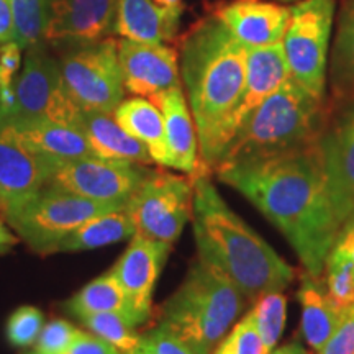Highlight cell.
I'll return each instance as SVG.
<instances>
[{"label": "cell", "mask_w": 354, "mask_h": 354, "mask_svg": "<svg viewBox=\"0 0 354 354\" xmlns=\"http://www.w3.org/2000/svg\"><path fill=\"white\" fill-rule=\"evenodd\" d=\"M214 172L282 233L305 272L323 276L342 225L331 205L318 141L281 156L220 165Z\"/></svg>", "instance_id": "6da1fadb"}, {"label": "cell", "mask_w": 354, "mask_h": 354, "mask_svg": "<svg viewBox=\"0 0 354 354\" xmlns=\"http://www.w3.org/2000/svg\"><path fill=\"white\" fill-rule=\"evenodd\" d=\"M248 48L215 13L198 21L180 46V79L196 123L201 165L215 171L234 138V113L245 87Z\"/></svg>", "instance_id": "7a4b0ae2"}, {"label": "cell", "mask_w": 354, "mask_h": 354, "mask_svg": "<svg viewBox=\"0 0 354 354\" xmlns=\"http://www.w3.org/2000/svg\"><path fill=\"white\" fill-rule=\"evenodd\" d=\"M209 176H192L197 258L223 272L246 300L287 289L294 282L295 269L230 209Z\"/></svg>", "instance_id": "3957f363"}, {"label": "cell", "mask_w": 354, "mask_h": 354, "mask_svg": "<svg viewBox=\"0 0 354 354\" xmlns=\"http://www.w3.org/2000/svg\"><path fill=\"white\" fill-rule=\"evenodd\" d=\"M246 299L214 266L196 259L162 304L159 323L196 354H212L240 317Z\"/></svg>", "instance_id": "277c9868"}, {"label": "cell", "mask_w": 354, "mask_h": 354, "mask_svg": "<svg viewBox=\"0 0 354 354\" xmlns=\"http://www.w3.org/2000/svg\"><path fill=\"white\" fill-rule=\"evenodd\" d=\"M323 130V100L289 77L250 115L220 165L259 161L297 151L317 143Z\"/></svg>", "instance_id": "5b68a950"}, {"label": "cell", "mask_w": 354, "mask_h": 354, "mask_svg": "<svg viewBox=\"0 0 354 354\" xmlns=\"http://www.w3.org/2000/svg\"><path fill=\"white\" fill-rule=\"evenodd\" d=\"M336 15V0H300L290 7L282 38L290 79L317 99H325L328 48Z\"/></svg>", "instance_id": "8992f818"}, {"label": "cell", "mask_w": 354, "mask_h": 354, "mask_svg": "<svg viewBox=\"0 0 354 354\" xmlns=\"http://www.w3.org/2000/svg\"><path fill=\"white\" fill-rule=\"evenodd\" d=\"M122 209L125 207L91 201L48 184L7 225L37 253H56L59 241L87 220Z\"/></svg>", "instance_id": "52a82bcc"}, {"label": "cell", "mask_w": 354, "mask_h": 354, "mask_svg": "<svg viewBox=\"0 0 354 354\" xmlns=\"http://www.w3.org/2000/svg\"><path fill=\"white\" fill-rule=\"evenodd\" d=\"M64 87L82 112L112 113L125 97L118 41L105 38L69 53L59 64Z\"/></svg>", "instance_id": "ba28073f"}, {"label": "cell", "mask_w": 354, "mask_h": 354, "mask_svg": "<svg viewBox=\"0 0 354 354\" xmlns=\"http://www.w3.org/2000/svg\"><path fill=\"white\" fill-rule=\"evenodd\" d=\"M192 176L149 171L125 210L136 233L172 245L192 218Z\"/></svg>", "instance_id": "9c48e42d"}, {"label": "cell", "mask_w": 354, "mask_h": 354, "mask_svg": "<svg viewBox=\"0 0 354 354\" xmlns=\"http://www.w3.org/2000/svg\"><path fill=\"white\" fill-rule=\"evenodd\" d=\"M82 110L74 104L64 87L59 64L43 48H30L24 71L15 81V105L10 123L51 120L81 127Z\"/></svg>", "instance_id": "30bf717a"}, {"label": "cell", "mask_w": 354, "mask_h": 354, "mask_svg": "<svg viewBox=\"0 0 354 354\" xmlns=\"http://www.w3.org/2000/svg\"><path fill=\"white\" fill-rule=\"evenodd\" d=\"M149 169L145 165L86 156L55 166L50 185L95 202L127 207Z\"/></svg>", "instance_id": "8fae6325"}, {"label": "cell", "mask_w": 354, "mask_h": 354, "mask_svg": "<svg viewBox=\"0 0 354 354\" xmlns=\"http://www.w3.org/2000/svg\"><path fill=\"white\" fill-rule=\"evenodd\" d=\"M55 166L21 138L17 128L0 120V215L12 218L51 179Z\"/></svg>", "instance_id": "7c38bea8"}, {"label": "cell", "mask_w": 354, "mask_h": 354, "mask_svg": "<svg viewBox=\"0 0 354 354\" xmlns=\"http://www.w3.org/2000/svg\"><path fill=\"white\" fill-rule=\"evenodd\" d=\"M169 253L171 245L167 243L135 233L125 253L113 264L112 271L125 292L138 326L151 318L153 292Z\"/></svg>", "instance_id": "4fadbf2b"}, {"label": "cell", "mask_w": 354, "mask_h": 354, "mask_svg": "<svg viewBox=\"0 0 354 354\" xmlns=\"http://www.w3.org/2000/svg\"><path fill=\"white\" fill-rule=\"evenodd\" d=\"M118 59L125 91L133 95L153 99L169 88L183 86L177 53L166 44L120 39Z\"/></svg>", "instance_id": "5bb4252c"}, {"label": "cell", "mask_w": 354, "mask_h": 354, "mask_svg": "<svg viewBox=\"0 0 354 354\" xmlns=\"http://www.w3.org/2000/svg\"><path fill=\"white\" fill-rule=\"evenodd\" d=\"M323 171L336 220L343 225L354 215V102L318 140Z\"/></svg>", "instance_id": "9a60e30c"}, {"label": "cell", "mask_w": 354, "mask_h": 354, "mask_svg": "<svg viewBox=\"0 0 354 354\" xmlns=\"http://www.w3.org/2000/svg\"><path fill=\"white\" fill-rule=\"evenodd\" d=\"M118 0H51L44 39L77 46L102 41L115 32Z\"/></svg>", "instance_id": "2e32d148"}, {"label": "cell", "mask_w": 354, "mask_h": 354, "mask_svg": "<svg viewBox=\"0 0 354 354\" xmlns=\"http://www.w3.org/2000/svg\"><path fill=\"white\" fill-rule=\"evenodd\" d=\"M215 17L250 50L282 41L290 19V7L272 0H233L218 8Z\"/></svg>", "instance_id": "e0dca14e"}, {"label": "cell", "mask_w": 354, "mask_h": 354, "mask_svg": "<svg viewBox=\"0 0 354 354\" xmlns=\"http://www.w3.org/2000/svg\"><path fill=\"white\" fill-rule=\"evenodd\" d=\"M149 100L158 105L165 118L167 167L185 172L187 176L205 174L201 165L196 123L190 113L183 86L169 88Z\"/></svg>", "instance_id": "ac0fdd59"}, {"label": "cell", "mask_w": 354, "mask_h": 354, "mask_svg": "<svg viewBox=\"0 0 354 354\" xmlns=\"http://www.w3.org/2000/svg\"><path fill=\"white\" fill-rule=\"evenodd\" d=\"M289 77V66H287L282 41L248 50L245 87H243L240 104L234 113L236 133L245 125L250 115L261 104H264L274 92L279 91Z\"/></svg>", "instance_id": "d6986e66"}, {"label": "cell", "mask_w": 354, "mask_h": 354, "mask_svg": "<svg viewBox=\"0 0 354 354\" xmlns=\"http://www.w3.org/2000/svg\"><path fill=\"white\" fill-rule=\"evenodd\" d=\"M183 7H165L154 0H118L115 33L138 43H165L176 37Z\"/></svg>", "instance_id": "ffe728a7"}, {"label": "cell", "mask_w": 354, "mask_h": 354, "mask_svg": "<svg viewBox=\"0 0 354 354\" xmlns=\"http://www.w3.org/2000/svg\"><path fill=\"white\" fill-rule=\"evenodd\" d=\"M12 125L17 128L21 138L38 154L53 162V166L94 156L91 143L81 127L51 120H28L12 123Z\"/></svg>", "instance_id": "44dd1931"}, {"label": "cell", "mask_w": 354, "mask_h": 354, "mask_svg": "<svg viewBox=\"0 0 354 354\" xmlns=\"http://www.w3.org/2000/svg\"><path fill=\"white\" fill-rule=\"evenodd\" d=\"M81 128L95 156L112 161L151 165L153 158L143 143L123 130L112 113L82 112Z\"/></svg>", "instance_id": "7402d4cb"}, {"label": "cell", "mask_w": 354, "mask_h": 354, "mask_svg": "<svg viewBox=\"0 0 354 354\" xmlns=\"http://www.w3.org/2000/svg\"><path fill=\"white\" fill-rule=\"evenodd\" d=\"M297 299L302 307V335L308 346L318 351L335 333L343 312L330 299L320 277L310 276L308 272L302 276Z\"/></svg>", "instance_id": "603a6c76"}, {"label": "cell", "mask_w": 354, "mask_h": 354, "mask_svg": "<svg viewBox=\"0 0 354 354\" xmlns=\"http://www.w3.org/2000/svg\"><path fill=\"white\" fill-rule=\"evenodd\" d=\"M113 118L128 135L146 146L156 165L167 167L165 118L153 100L146 97L122 100V104L115 109Z\"/></svg>", "instance_id": "cb8c5ba5"}, {"label": "cell", "mask_w": 354, "mask_h": 354, "mask_svg": "<svg viewBox=\"0 0 354 354\" xmlns=\"http://www.w3.org/2000/svg\"><path fill=\"white\" fill-rule=\"evenodd\" d=\"M328 82L336 102H354V0H344L336 19L333 48L328 61Z\"/></svg>", "instance_id": "d4e9b609"}, {"label": "cell", "mask_w": 354, "mask_h": 354, "mask_svg": "<svg viewBox=\"0 0 354 354\" xmlns=\"http://www.w3.org/2000/svg\"><path fill=\"white\" fill-rule=\"evenodd\" d=\"M125 209L109 212V214L87 220L59 241V245L56 246V253L97 250V248L131 238L136 233V228Z\"/></svg>", "instance_id": "484cf974"}, {"label": "cell", "mask_w": 354, "mask_h": 354, "mask_svg": "<svg viewBox=\"0 0 354 354\" xmlns=\"http://www.w3.org/2000/svg\"><path fill=\"white\" fill-rule=\"evenodd\" d=\"M66 310L76 318L95 315V313H120L133 325L138 326L133 318L125 292L112 269L84 286L77 294H74L66 302Z\"/></svg>", "instance_id": "4316f807"}, {"label": "cell", "mask_w": 354, "mask_h": 354, "mask_svg": "<svg viewBox=\"0 0 354 354\" xmlns=\"http://www.w3.org/2000/svg\"><path fill=\"white\" fill-rule=\"evenodd\" d=\"M13 39L21 50H30L44 39L50 24L51 0H10Z\"/></svg>", "instance_id": "83f0119b"}, {"label": "cell", "mask_w": 354, "mask_h": 354, "mask_svg": "<svg viewBox=\"0 0 354 354\" xmlns=\"http://www.w3.org/2000/svg\"><path fill=\"white\" fill-rule=\"evenodd\" d=\"M82 325L104 339L117 354H133L143 342V335L136 326L120 313H95L79 318Z\"/></svg>", "instance_id": "f1b7e54d"}, {"label": "cell", "mask_w": 354, "mask_h": 354, "mask_svg": "<svg viewBox=\"0 0 354 354\" xmlns=\"http://www.w3.org/2000/svg\"><path fill=\"white\" fill-rule=\"evenodd\" d=\"M287 299L282 292H266L254 300L253 308L250 310L256 325V330L263 339L266 349L269 353L276 348V344L284 333L287 317Z\"/></svg>", "instance_id": "f546056e"}, {"label": "cell", "mask_w": 354, "mask_h": 354, "mask_svg": "<svg viewBox=\"0 0 354 354\" xmlns=\"http://www.w3.org/2000/svg\"><path fill=\"white\" fill-rule=\"evenodd\" d=\"M326 292L342 312L354 305V263L342 254L330 253L326 259Z\"/></svg>", "instance_id": "4dcf8cb0"}, {"label": "cell", "mask_w": 354, "mask_h": 354, "mask_svg": "<svg viewBox=\"0 0 354 354\" xmlns=\"http://www.w3.org/2000/svg\"><path fill=\"white\" fill-rule=\"evenodd\" d=\"M212 354H269L256 330L253 317L248 312L216 344Z\"/></svg>", "instance_id": "1f68e13d"}, {"label": "cell", "mask_w": 354, "mask_h": 354, "mask_svg": "<svg viewBox=\"0 0 354 354\" xmlns=\"http://www.w3.org/2000/svg\"><path fill=\"white\" fill-rule=\"evenodd\" d=\"M44 325L43 312L33 305H24L8 317L6 335L15 348H30L37 343Z\"/></svg>", "instance_id": "d6a6232c"}, {"label": "cell", "mask_w": 354, "mask_h": 354, "mask_svg": "<svg viewBox=\"0 0 354 354\" xmlns=\"http://www.w3.org/2000/svg\"><path fill=\"white\" fill-rule=\"evenodd\" d=\"M79 330L73 323L56 318L43 325L41 333L35 343V351L39 354H63Z\"/></svg>", "instance_id": "836d02e7"}, {"label": "cell", "mask_w": 354, "mask_h": 354, "mask_svg": "<svg viewBox=\"0 0 354 354\" xmlns=\"http://www.w3.org/2000/svg\"><path fill=\"white\" fill-rule=\"evenodd\" d=\"M133 354H196L169 331L156 326L143 335V342Z\"/></svg>", "instance_id": "e575fe53"}, {"label": "cell", "mask_w": 354, "mask_h": 354, "mask_svg": "<svg viewBox=\"0 0 354 354\" xmlns=\"http://www.w3.org/2000/svg\"><path fill=\"white\" fill-rule=\"evenodd\" d=\"M318 354H354V305L343 312L342 320Z\"/></svg>", "instance_id": "d590c367"}, {"label": "cell", "mask_w": 354, "mask_h": 354, "mask_svg": "<svg viewBox=\"0 0 354 354\" xmlns=\"http://www.w3.org/2000/svg\"><path fill=\"white\" fill-rule=\"evenodd\" d=\"M20 51L21 48L15 41L3 43L0 46V88L15 86L20 68Z\"/></svg>", "instance_id": "8d00e7d4"}, {"label": "cell", "mask_w": 354, "mask_h": 354, "mask_svg": "<svg viewBox=\"0 0 354 354\" xmlns=\"http://www.w3.org/2000/svg\"><path fill=\"white\" fill-rule=\"evenodd\" d=\"M63 354H117L112 346L91 331H81Z\"/></svg>", "instance_id": "74e56055"}, {"label": "cell", "mask_w": 354, "mask_h": 354, "mask_svg": "<svg viewBox=\"0 0 354 354\" xmlns=\"http://www.w3.org/2000/svg\"><path fill=\"white\" fill-rule=\"evenodd\" d=\"M331 253L342 254L354 263V215L339 230V234L336 238Z\"/></svg>", "instance_id": "f35d334b"}, {"label": "cell", "mask_w": 354, "mask_h": 354, "mask_svg": "<svg viewBox=\"0 0 354 354\" xmlns=\"http://www.w3.org/2000/svg\"><path fill=\"white\" fill-rule=\"evenodd\" d=\"M13 39V15L10 0H0V44Z\"/></svg>", "instance_id": "ab89813d"}, {"label": "cell", "mask_w": 354, "mask_h": 354, "mask_svg": "<svg viewBox=\"0 0 354 354\" xmlns=\"http://www.w3.org/2000/svg\"><path fill=\"white\" fill-rule=\"evenodd\" d=\"M6 223L7 221L0 218V253H2V251H7L8 248H12L17 243V236L8 230Z\"/></svg>", "instance_id": "60d3db41"}, {"label": "cell", "mask_w": 354, "mask_h": 354, "mask_svg": "<svg viewBox=\"0 0 354 354\" xmlns=\"http://www.w3.org/2000/svg\"><path fill=\"white\" fill-rule=\"evenodd\" d=\"M269 354H310V353L302 346V344L289 343V344H284V346H281V348H274Z\"/></svg>", "instance_id": "b9f144b4"}, {"label": "cell", "mask_w": 354, "mask_h": 354, "mask_svg": "<svg viewBox=\"0 0 354 354\" xmlns=\"http://www.w3.org/2000/svg\"><path fill=\"white\" fill-rule=\"evenodd\" d=\"M154 2L159 3V6H165V7H183L180 2L183 0H154Z\"/></svg>", "instance_id": "7bdbcfd3"}, {"label": "cell", "mask_w": 354, "mask_h": 354, "mask_svg": "<svg viewBox=\"0 0 354 354\" xmlns=\"http://www.w3.org/2000/svg\"><path fill=\"white\" fill-rule=\"evenodd\" d=\"M277 2H284V3H289V2H300V0H277Z\"/></svg>", "instance_id": "ee69618b"}, {"label": "cell", "mask_w": 354, "mask_h": 354, "mask_svg": "<svg viewBox=\"0 0 354 354\" xmlns=\"http://www.w3.org/2000/svg\"><path fill=\"white\" fill-rule=\"evenodd\" d=\"M28 354H39V353H37V351H33V353H28Z\"/></svg>", "instance_id": "f6af8a7d"}]
</instances>
